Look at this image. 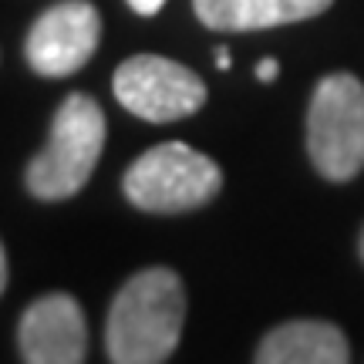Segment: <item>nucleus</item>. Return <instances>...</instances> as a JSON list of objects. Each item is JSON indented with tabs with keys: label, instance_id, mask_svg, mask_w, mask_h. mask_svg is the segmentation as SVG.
I'll use <instances>...</instances> for the list:
<instances>
[{
	"label": "nucleus",
	"instance_id": "1",
	"mask_svg": "<svg viewBox=\"0 0 364 364\" xmlns=\"http://www.w3.org/2000/svg\"><path fill=\"white\" fill-rule=\"evenodd\" d=\"M186 324V287L169 267L139 270L118 290L105 324L108 361L159 364L179 348Z\"/></svg>",
	"mask_w": 364,
	"mask_h": 364
},
{
	"label": "nucleus",
	"instance_id": "2",
	"mask_svg": "<svg viewBox=\"0 0 364 364\" xmlns=\"http://www.w3.org/2000/svg\"><path fill=\"white\" fill-rule=\"evenodd\" d=\"M105 112L91 95H68L54 112L51 139L27 166V189L44 199L58 203L85 189L91 172L105 149Z\"/></svg>",
	"mask_w": 364,
	"mask_h": 364
},
{
	"label": "nucleus",
	"instance_id": "3",
	"mask_svg": "<svg viewBox=\"0 0 364 364\" xmlns=\"http://www.w3.org/2000/svg\"><path fill=\"white\" fill-rule=\"evenodd\" d=\"M125 199L142 213H189L223 189V172L209 156L186 142H162L129 166L122 179Z\"/></svg>",
	"mask_w": 364,
	"mask_h": 364
},
{
	"label": "nucleus",
	"instance_id": "4",
	"mask_svg": "<svg viewBox=\"0 0 364 364\" xmlns=\"http://www.w3.org/2000/svg\"><path fill=\"white\" fill-rule=\"evenodd\" d=\"M307 156L327 182L364 169V85L348 71L317 81L307 108Z\"/></svg>",
	"mask_w": 364,
	"mask_h": 364
},
{
	"label": "nucleus",
	"instance_id": "5",
	"mask_svg": "<svg viewBox=\"0 0 364 364\" xmlns=\"http://www.w3.org/2000/svg\"><path fill=\"white\" fill-rule=\"evenodd\" d=\"M115 98L145 122H179L206 105V85L186 65L162 54H135L115 71Z\"/></svg>",
	"mask_w": 364,
	"mask_h": 364
},
{
	"label": "nucleus",
	"instance_id": "6",
	"mask_svg": "<svg viewBox=\"0 0 364 364\" xmlns=\"http://www.w3.org/2000/svg\"><path fill=\"white\" fill-rule=\"evenodd\" d=\"M102 41V14L88 0H61L41 14L27 34V65L41 78H68L91 61Z\"/></svg>",
	"mask_w": 364,
	"mask_h": 364
},
{
	"label": "nucleus",
	"instance_id": "7",
	"mask_svg": "<svg viewBox=\"0 0 364 364\" xmlns=\"http://www.w3.org/2000/svg\"><path fill=\"white\" fill-rule=\"evenodd\" d=\"M21 358L31 364H81L88 358L85 311L68 294H44L21 317Z\"/></svg>",
	"mask_w": 364,
	"mask_h": 364
},
{
	"label": "nucleus",
	"instance_id": "8",
	"mask_svg": "<svg viewBox=\"0 0 364 364\" xmlns=\"http://www.w3.org/2000/svg\"><path fill=\"white\" fill-rule=\"evenodd\" d=\"M253 358L260 364H344L351 344L331 321H287L263 334Z\"/></svg>",
	"mask_w": 364,
	"mask_h": 364
},
{
	"label": "nucleus",
	"instance_id": "9",
	"mask_svg": "<svg viewBox=\"0 0 364 364\" xmlns=\"http://www.w3.org/2000/svg\"><path fill=\"white\" fill-rule=\"evenodd\" d=\"M334 0H193L196 17L213 31H267L324 14Z\"/></svg>",
	"mask_w": 364,
	"mask_h": 364
},
{
	"label": "nucleus",
	"instance_id": "10",
	"mask_svg": "<svg viewBox=\"0 0 364 364\" xmlns=\"http://www.w3.org/2000/svg\"><path fill=\"white\" fill-rule=\"evenodd\" d=\"M129 7L135 14H142V17H152V14H159L166 7V0H129Z\"/></svg>",
	"mask_w": 364,
	"mask_h": 364
},
{
	"label": "nucleus",
	"instance_id": "11",
	"mask_svg": "<svg viewBox=\"0 0 364 364\" xmlns=\"http://www.w3.org/2000/svg\"><path fill=\"white\" fill-rule=\"evenodd\" d=\"M277 75H280V61H273V58H263L260 65H257V78H260L263 85H270Z\"/></svg>",
	"mask_w": 364,
	"mask_h": 364
},
{
	"label": "nucleus",
	"instance_id": "12",
	"mask_svg": "<svg viewBox=\"0 0 364 364\" xmlns=\"http://www.w3.org/2000/svg\"><path fill=\"white\" fill-rule=\"evenodd\" d=\"M216 68H220V71H230V68H233V58H230V51H226V48H220V51H216Z\"/></svg>",
	"mask_w": 364,
	"mask_h": 364
},
{
	"label": "nucleus",
	"instance_id": "13",
	"mask_svg": "<svg viewBox=\"0 0 364 364\" xmlns=\"http://www.w3.org/2000/svg\"><path fill=\"white\" fill-rule=\"evenodd\" d=\"M7 287V253H4V243H0V294Z\"/></svg>",
	"mask_w": 364,
	"mask_h": 364
},
{
	"label": "nucleus",
	"instance_id": "14",
	"mask_svg": "<svg viewBox=\"0 0 364 364\" xmlns=\"http://www.w3.org/2000/svg\"><path fill=\"white\" fill-rule=\"evenodd\" d=\"M358 253H361V260H364V230H361V240H358Z\"/></svg>",
	"mask_w": 364,
	"mask_h": 364
}]
</instances>
